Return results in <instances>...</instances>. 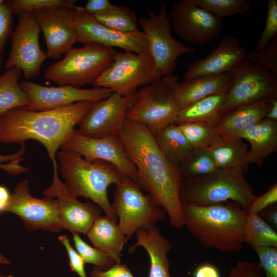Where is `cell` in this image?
I'll use <instances>...</instances> for the list:
<instances>
[{
    "label": "cell",
    "instance_id": "6da1fadb",
    "mask_svg": "<svg viewBox=\"0 0 277 277\" xmlns=\"http://www.w3.org/2000/svg\"><path fill=\"white\" fill-rule=\"evenodd\" d=\"M118 135L136 168V182L165 210L171 226H184L178 167L164 156L152 133L143 125L126 120Z\"/></svg>",
    "mask_w": 277,
    "mask_h": 277
},
{
    "label": "cell",
    "instance_id": "7a4b0ae2",
    "mask_svg": "<svg viewBox=\"0 0 277 277\" xmlns=\"http://www.w3.org/2000/svg\"><path fill=\"white\" fill-rule=\"evenodd\" d=\"M95 102H78L54 110L36 111L27 107L15 108L0 116V143L21 145L34 140L46 148L57 176L56 155L75 127Z\"/></svg>",
    "mask_w": 277,
    "mask_h": 277
},
{
    "label": "cell",
    "instance_id": "3957f363",
    "mask_svg": "<svg viewBox=\"0 0 277 277\" xmlns=\"http://www.w3.org/2000/svg\"><path fill=\"white\" fill-rule=\"evenodd\" d=\"M184 225L202 246L222 252L241 250L246 212L231 201L207 205H182Z\"/></svg>",
    "mask_w": 277,
    "mask_h": 277
},
{
    "label": "cell",
    "instance_id": "277c9868",
    "mask_svg": "<svg viewBox=\"0 0 277 277\" xmlns=\"http://www.w3.org/2000/svg\"><path fill=\"white\" fill-rule=\"evenodd\" d=\"M58 169L72 195L89 199L116 223L118 218L110 203L107 189L123 175L111 164L102 160L89 162L71 151L61 149L56 155Z\"/></svg>",
    "mask_w": 277,
    "mask_h": 277
},
{
    "label": "cell",
    "instance_id": "5b68a950",
    "mask_svg": "<svg viewBox=\"0 0 277 277\" xmlns=\"http://www.w3.org/2000/svg\"><path fill=\"white\" fill-rule=\"evenodd\" d=\"M248 168L222 169L207 174L182 178L179 190L182 205L207 206L229 201L245 210L254 195L245 178Z\"/></svg>",
    "mask_w": 277,
    "mask_h": 277
},
{
    "label": "cell",
    "instance_id": "8992f818",
    "mask_svg": "<svg viewBox=\"0 0 277 277\" xmlns=\"http://www.w3.org/2000/svg\"><path fill=\"white\" fill-rule=\"evenodd\" d=\"M178 80L173 75L165 76L136 90L126 120L143 125L152 134L174 124L180 110L174 95Z\"/></svg>",
    "mask_w": 277,
    "mask_h": 277
},
{
    "label": "cell",
    "instance_id": "52a82bcc",
    "mask_svg": "<svg viewBox=\"0 0 277 277\" xmlns=\"http://www.w3.org/2000/svg\"><path fill=\"white\" fill-rule=\"evenodd\" d=\"M116 50L96 44L73 48L61 61L48 66L45 78L61 85L81 88L92 84L111 64Z\"/></svg>",
    "mask_w": 277,
    "mask_h": 277
},
{
    "label": "cell",
    "instance_id": "ba28073f",
    "mask_svg": "<svg viewBox=\"0 0 277 277\" xmlns=\"http://www.w3.org/2000/svg\"><path fill=\"white\" fill-rule=\"evenodd\" d=\"M111 206L127 241L138 229L154 226L167 215L136 181L123 175L115 184Z\"/></svg>",
    "mask_w": 277,
    "mask_h": 277
},
{
    "label": "cell",
    "instance_id": "9c48e42d",
    "mask_svg": "<svg viewBox=\"0 0 277 277\" xmlns=\"http://www.w3.org/2000/svg\"><path fill=\"white\" fill-rule=\"evenodd\" d=\"M148 14L147 18L141 17L138 22L148 41L149 53L155 63L156 78L173 75L177 58L194 52L195 49L171 35L165 4L162 3L157 13L149 9Z\"/></svg>",
    "mask_w": 277,
    "mask_h": 277
},
{
    "label": "cell",
    "instance_id": "30bf717a",
    "mask_svg": "<svg viewBox=\"0 0 277 277\" xmlns=\"http://www.w3.org/2000/svg\"><path fill=\"white\" fill-rule=\"evenodd\" d=\"M156 80L155 63L149 53L116 52L111 64L92 86L126 95Z\"/></svg>",
    "mask_w": 277,
    "mask_h": 277
},
{
    "label": "cell",
    "instance_id": "8fae6325",
    "mask_svg": "<svg viewBox=\"0 0 277 277\" xmlns=\"http://www.w3.org/2000/svg\"><path fill=\"white\" fill-rule=\"evenodd\" d=\"M225 114L243 105L277 96V79L268 68L244 60L230 72Z\"/></svg>",
    "mask_w": 277,
    "mask_h": 277
},
{
    "label": "cell",
    "instance_id": "7c38bea8",
    "mask_svg": "<svg viewBox=\"0 0 277 277\" xmlns=\"http://www.w3.org/2000/svg\"><path fill=\"white\" fill-rule=\"evenodd\" d=\"M41 28L33 12L18 15V23L12 33V45L5 69H19L26 81L38 75L47 56L41 48Z\"/></svg>",
    "mask_w": 277,
    "mask_h": 277
},
{
    "label": "cell",
    "instance_id": "4fadbf2b",
    "mask_svg": "<svg viewBox=\"0 0 277 277\" xmlns=\"http://www.w3.org/2000/svg\"><path fill=\"white\" fill-rule=\"evenodd\" d=\"M73 12L77 42L118 48L138 54L149 53L148 43L142 31L122 32L109 28L97 21L83 6H75Z\"/></svg>",
    "mask_w": 277,
    "mask_h": 277
},
{
    "label": "cell",
    "instance_id": "5bb4252c",
    "mask_svg": "<svg viewBox=\"0 0 277 277\" xmlns=\"http://www.w3.org/2000/svg\"><path fill=\"white\" fill-rule=\"evenodd\" d=\"M5 212L17 215L29 230L43 229L55 232L63 229L57 200L46 196L43 199L34 197L30 192L27 180L15 185Z\"/></svg>",
    "mask_w": 277,
    "mask_h": 277
},
{
    "label": "cell",
    "instance_id": "9a60e30c",
    "mask_svg": "<svg viewBox=\"0 0 277 277\" xmlns=\"http://www.w3.org/2000/svg\"><path fill=\"white\" fill-rule=\"evenodd\" d=\"M61 148L74 152L89 162L102 160L108 162L123 176L136 181V168L118 135L91 138L75 129Z\"/></svg>",
    "mask_w": 277,
    "mask_h": 277
},
{
    "label": "cell",
    "instance_id": "2e32d148",
    "mask_svg": "<svg viewBox=\"0 0 277 277\" xmlns=\"http://www.w3.org/2000/svg\"><path fill=\"white\" fill-rule=\"evenodd\" d=\"M136 90L126 95L112 92L107 98L94 103L78 124L77 131L91 138L118 135Z\"/></svg>",
    "mask_w": 277,
    "mask_h": 277
},
{
    "label": "cell",
    "instance_id": "e0dca14e",
    "mask_svg": "<svg viewBox=\"0 0 277 277\" xmlns=\"http://www.w3.org/2000/svg\"><path fill=\"white\" fill-rule=\"evenodd\" d=\"M170 14L174 32L187 44H208L221 32V21L200 7L194 0L175 3Z\"/></svg>",
    "mask_w": 277,
    "mask_h": 277
},
{
    "label": "cell",
    "instance_id": "ac0fdd59",
    "mask_svg": "<svg viewBox=\"0 0 277 277\" xmlns=\"http://www.w3.org/2000/svg\"><path fill=\"white\" fill-rule=\"evenodd\" d=\"M19 85L29 97V104L26 107L36 111L65 108L81 102H97L112 93L105 88L85 89L71 85L46 87L26 80L20 82Z\"/></svg>",
    "mask_w": 277,
    "mask_h": 277
},
{
    "label": "cell",
    "instance_id": "d6986e66",
    "mask_svg": "<svg viewBox=\"0 0 277 277\" xmlns=\"http://www.w3.org/2000/svg\"><path fill=\"white\" fill-rule=\"evenodd\" d=\"M74 7L49 8L33 12L44 34L47 58H60L77 43Z\"/></svg>",
    "mask_w": 277,
    "mask_h": 277
},
{
    "label": "cell",
    "instance_id": "ffe728a7",
    "mask_svg": "<svg viewBox=\"0 0 277 277\" xmlns=\"http://www.w3.org/2000/svg\"><path fill=\"white\" fill-rule=\"evenodd\" d=\"M43 194L55 198L63 229L72 234H87L94 221L101 216V209L90 202L83 203L71 194L60 177H53L52 184Z\"/></svg>",
    "mask_w": 277,
    "mask_h": 277
},
{
    "label": "cell",
    "instance_id": "44dd1931",
    "mask_svg": "<svg viewBox=\"0 0 277 277\" xmlns=\"http://www.w3.org/2000/svg\"><path fill=\"white\" fill-rule=\"evenodd\" d=\"M245 50L237 38L225 36L205 58L196 60L189 65L184 78L230 73L245 60Z\"/></svg>",
    "mask_w": 277,
    "mask_h": 277
},
{
    "label": "cell",
    "instance_id": "7402d4cb",
    "mask_svg": "<svg viewBox=\"0 0 277 277\" xmlns=\"http://www.w3.org/2000/svg\"><path fill=\"white\" fill-rule=\"evenodd\" d=\"M230 73L199 75L177 82L174 95L180 109L210 95L228 92L231 84Z\"/></svg>",
    "mask_w": 277,
    "mask_h": 277
},
{
    "label": "cell",
    "instance_id": "603a6c76",
    "mask_svg": "<svg viewBox=\"0 0 277 277\" xmlns=\"http://www.w3.org/2000/svg\"><path fill=\"white\" fill-rule=\"evenodd\" d=\"M272 98L243 105L224 114L216 127L219 135L240 138L243 132L265 117Z\"/></svg>",
    "mask_w": 277,
    "mask_h": 277
},
{
    "label": "cell",
    "instance_id": "cb8c5ba5",
    "mask_svg": "<svg viewBox=\"0 0 277 277\" xmlns=\"http://www.w3.org/2000/svg\"><path fill=\"white\" fill-rule=\"evenodd\" d=\"M135 232L136 242L128 250L129 253H132L138 246L145 248L150 259L148 277H171L167 256L171 249V242L161 234L155 226L141 228Z\"/></svg>",
    "mask_w": 277,
    "mask_h": 277
},
{
    "label": "cell",
    "instance_id": "d4e9b609",
    "mask_svg": "<svg viewBox=\"0 0 277 277\" xmlns=\"http://www.w3.org/2000/svg\"><path fill=\"white\" fill-rule=\"evenodd\" d=\"M251 145L248 152L249 165L261 167L265 159L277 150V121L266 118L252 126L240 136Z\"/></svg>",
    "mask_w": 277,
    "mask_h": 277
},
{
    "label": "cell",
    "instance_id": "484cf974",
    "mask_svg": "<svg viewBox=\"0 0 277 277\" xmlns=\"http://www.w3.org/2000/svg\"><path fill=\"white\" fill-rule=\"evenodd\" d=\"M87 235L94 247L108 254L114 264L121 263V252L128 241L116 223L106 215L100 216Z\"/></svg>",
    "mask_w": 277,
    "mask_h": 277
},
{
    "label": "cell",
    "instance_id": "4316f807",
    "mask_svg": "<svg viewBox=\"0 0 277 277\" xmlns=\"http://www.w3.org/2000/svg\"><path fill=\"white\" fill-rule=\"evenodd\" d=\"M227 93L208 96L180 109L174 124L203 122L216 126L224 115Z\"/></svg>",
    "mask_w": 277,
    "mask_h": 277
},
{
    "label": "cell",
    "instance_id": "83f0119b",
    "mask_svg": "<svg viewBox=\"0 0 277 277\" xmlns=\"http://www.w3.org/2000/svg\"><path fill=\"white\" fill-rule=\"evenodd\" d=\"M208 150L219 169L245 168L249 166L247 146L241 138L219 136Z\"/></svg>",
    "mask_w": 277,
    "mask_h": 277
},
{
    "label": "cell",
    "instance_id": "f1b7e54d",
    "mask_svg": "<svg viewBox=\"0 0 277 277\" xmlns=\"http://www.w3.org/2000/svg\"><path fill=\"white\" fill-rule=\"evenodd\" d=\"M152 134L161 151L174 165L178 167L192 155L194 149L178 125L171 124Z\"/></svg>",
    "mask_w": 277,
    "mask_h": 277
},
{
    "label": "cell",
    "instance_id": "f546056e",
    "mask_svg": "<svg viewBox=\"0 0 277 277\" xmlns=\"http://www.w3.org/2000/svg\"><path fill=\"white\" fill-rule=\"evenodd\" d=\"M22 73L18 68H11L0 75V116L12 109L29 105V95L19 85Z\"/></svg>",
    "mask_w": 277,
    "mask_h": 277
},
{
    "label": "cell",
    "instance_id": "4dcf8cb0",
    "mask_svg": "<svg viewBox=\"0 0 277 277\" xmlns=\"http://www.w3.org/2000/svg\"><path fill=\"white\" fill-rule=\"evenodd\" d=\"M244 242L255 246L277 247V233L259 214H247Z\"/></svg>",
    "mask_w": 277,
    "mask_h": 277
},
{
    "label": "cell",
    "instance_id": "1f68e13d",
    "mask_svg": "<svg viewBox=\"0 0 277 277\" xmlns=\"http://www.w3.org/2000/svg\"><path fill=\"white\" fill-rule=\"evenodd\" d=\"M94 17L101 24L119 32H128L138 29L135 12L125 6L112 5L109 9Z\"/></svg>",
    "mask_w": 277,
    "mask_h": 277
},
{
    "label": "cell",
    "instance_id": "d6a6232c",
    "mask_svg": "<svg viewBox=\"0 0 277 277\" xmlns=\"http://www.w3.org/2000/svg\"><path fill=\"white\" fill-rule=\"evenodd\" d=\"M193 149L208 148L219 136L216 126L203 122H190L178 125Z\"/></svg>",
    "mask_w": 277,
    "mask_h": 277
},
{
    "label": "cell",
    "instance_id": "836d02e7",
    "mask_svg": "<svg viewBox=\"0 0 277 277\" xmlns=\"http://www.w3.org/2000/svg\"><path fill=\"white\" fill-rule=\"evenodd\" d=\"M178 168L182 178L203 175L219 169L208 148L194 149L190 158L180 165Z\"/></svg>",
    "mask_w": 277,
    "mask_h": 277
},
{
    "label": "cell",
    "instance_id": "e575fe53",
    "mask_svg": "<svg viewBox=\"0 0 277 277\" xmlns=\"http://www.w3.org/2000/svg\"><path fill=\"white\" fill-rule=\"evenodd\" d=\"M200 7L206 10L219 19L249 12L252 5L246 0H194Z\"/></svg>",
    "mask_w": 277,
    "mask_h": 277
},
{
    "label": "cell",
    "instance_id": "d590c367",
    "mask_svg": "<svg viewBox=\"0 0 277 277\" xmlns=\"http://www.w3.org/2000/svg\"><path fill=\"white\" fill-rule=\"evenodd\" d=\"M72 234L75 247L85 264H92L103 271L109 269L114 264L108 254L96 247H92L88 245L78 234Z\"/></svg>",
    "mask_w": 277,
    "mask_h": 277
},
{
    "label": "cell",
    "instance_id": "8d00e7d4",
    "mask_svg": "<svg viewBox=\"0 0 277 277\" xmlns=\"http://www.w3.org/2000/svg\"><path fill=\"white\" fill-rule=\"evenodd\" d=\"M73 0H13L8 2L13 15L34 12L49 8L74 7Z\"/></svg>",
    "mask_w": 277,
    "mask_h": 277
},
{
    "label": "cell",
    "instance_id": "74e56055",
    "mask_svg": "<svg viewBox=\"0 0 277 277\" xmlns=\"http://www.w3.org/2000/svg\"><path fill=\"white\" fill-rule=\"evenodd\" d=\"M245 59L268 68L277 77V37L263 49L246 53Z\"/></svg>",
    "mask_w": 277,
    "mask_h": 277
},
{
    "label": "cell",
    "instance_id": "f35d334b",
    "mask_svg": "<svg viewBox=\"0 0 277 277\" xmlns=\"http://www.w3.org/2000/svg\"><path fill=\"white\" fill-rule=\"evenodd\" d=\"M277 37V1H267V12L264 30L256 45L259 51Z\"/></svg>",
    "mask_w": 277,
    "mask_h": 277
},
{
    "label": "cell",
    "instance_id": "ab89813d",
    "mask_svg": "<svg viewBox=\"0 0 277 277\" xmlns=\"http://www.w3.org/2000/svg\"><path fill=\"white\" fill-rule=\"evenodd\" d=\"M252 248L258 256L264 277H277V247L255 246Z\"/></svg>",
    "mask_w": 277,
    "mask_h": 277
},
{
    "label": "cell",
    "instance_id": "60d3db41",
    "mask_svg": "<svg viewBox=\"0 0 277 277\" xmlns=\"http://www.w3.org/2000/svg\"><path fill=\"white\" fill-rule=\"evenodd\" d=\"M13 13L7 2L0 4V71L3 64L4 47L12 31Z\"/></svg>",
    "mask_w": 277,
    "mask_h": 277
},
{
    "label": "cell",
    "instance_id": "b9f144b4",
    "mask_svg": "<svg viewBox=\"0 0 277 277\" xmlns=\"http://www.w3.org/2000/svg\"><path fill=\"white\" fill-rule=\"evenodd\" d=\"M276 203L277 183L275 182L263 194L254 195L246 212L247 214H259L263 210Z\"/></svg>",
    "mask_w": 277,
    "mask_h": 277
},
{
    "label": "cell",
    "instance_id": "7bdbcfd3",
    "mask_svg": "<svg viewBox=\"0 0 277 277\" xmlns=\"http://www.w3.org/2000/svg\"><path fill=\"white\" fill-rule=\"evenodd\" d=\"M228 277H264L259 263L238 261L230 271Z\"/></svg>",
    "mask_w": 277,
    "mask_h": 277
},
{
    "label": "cell",
    "instance_id": "ee69618b",
    "mask_svg": "<svg viewBox=\"0 0 277 277\" xmlns=\"http://www.w3.org/2000/svg\"><path fill=\"white\" fill-rule=\"evenodd\" d=\"M58 240L65 246L69 258V264L71 270L76 273L80 277H87L81 256L71 246L70 240L66 235L58 236Z\"/></svg>",
    "mask_w": 277,
    "mask_h": 277
},
{
    "label": "cell",
    "instance_id": "f6af8a7d",
    "mask_svg": "<svg viewBox=\"0 0 277 277\" xmlns=\"http://www.w3.org/2000/svg\"><path fill=\"white\" fill-rule=\"evenodd\" d=\"M91 277H134L125 264H114L107 270L94 267L90 272Z\"/></svg>",
    "mask_w": 277,
    "mask_h": 277
},
{
    "label": "cell",
    "instance_id": "bcb514c9",
    "mask_svg": "<svg viewBox=\"0 0 277 277\" xmlns=\"http://www.w3.org/2000/svg\"><path fill=\"white\" fill-rule=\"evenodd\" d=\"M112 5L108 0H88L83 7L88 13L94 16L107 10Z\"/></svg>",
    "mask_w": 277,
    "mask_h": 277
},
{
    "label": "cell",
    "instance_id": "7dc6e473",
    "mask_svg": "<svg viewBox=\"0 0 277 277\" xmlns=\"http://www.w3.org/2000/svg\"><path fill=\"white\" fill-rule=\"evenodd\" d=\"M193 277H221V275L215 266L209 263H204L195 269Z\"/></svg>",
    "mask_w": 277,
    "mask_h": 277
},
{
    "label": "cell",
    "instance_id": "c3c4849f",
    "mask_svg": "<svg viewBox=\"0 0 277 277\" xmlns=\"http://www.w3.org/2000/svg\"><path fill=\"white\" fill-rule=\"evenodd\" d=\"M260 217L272 228H277L276 204L269 207L259 213Z\"/></svg>",
    "mask_w": 277,
    "mask_h": 277
},
{
    "label": "cell",
    "instance_id": "681fc988",
    "mask_svg": "<svg viewBox=\"0 0 277 277\" xmlns=\"http://www.w3.org/2000/svg\"><path fill=\"white\" fill-rule=\"evenodd\" d=\"M22 160L19 159L9 163L0 164V169H3L11 175H17L27 172L28 171L29 168L19 164V162Z\"/></svg>",
    "mask_w": 277,
    "mask_h": 277
},
{
    "label": "cell",
    "instance_id": "f907efd6",
    "mask_svg": "<svg viewBox=\"0 0 277 277\" xmlns=\"http://www.w3.org/2000/svg\"><path fill=\"white\" fill-rule=\"evenodd\" d=\"M25 144L23 143L21 145L19 149L15 153L10 155H2L0 154V164L9 163L19 159H23V155L25 153Z\"/></svg>",
    "mask_w": 277,
    "mask_h": 277
},
{
    "label": "cell",
    "instance_id": "816d5d0a",
    "mask_svg": "<svg viewBox=\"0 0 277 277\" xmlns=\"http://www.w3.org/2000/svg\"><path fill=\"white\" fill-rule=\"evenodd\" d=\"M10 197L11 193L8 189L6 187L0 185V212H5Z\"/></svg>",
    "mask_w": 277,
    "mask_h": 277
},
{
    "label": "cell",
    "instance_id": "f5cc1de1",
    "mask_svg": "<svg viewBox=\"0 0 277 277\" xmlns=\"http://www.w3.org/2000/svg\"><path fill=\"white\" fill-rule=\"evenodd\" d=\"M270 102V107L265 118L277 121V96L272 98Z\"/></svg>",
    "mask_w": 277,
    "mask_h": 277
},
{
    "label": "cell",
    "instance_id": "db71d44e",
    "mask_svg": "<svg viewBox=\"0 0 277 277\" xmlns=\"http://www.w3.org/2000/svg\"><path fill=\"white\" fill-rule=\"evenodd\" d=\"M10 263L9 261L1 253H0V264L7 265L9 264Z\"/></svg>",
    "mask_w": 277,
    "mask_h": 277
},
{
    "label": "cell",
    "instance_id": "11a10c76",
    "mask_svg": "<svg viewBox=\"0 0 277 277\" xmlns=\"http://www.w3.org/2000/svg\"><path fill=\"white\" fill-rule=\"evenodd\" d=\"M2 277H13V276L12 275H7V276L3 275Z\"/></svg>",
    "mask_w": 277,
    "mask_h": 277
},
{
    "label": "cell",
    "instance_id": "9f6ffc18",
    "mask_svg": "<svg viewBox=\"0 0 277 277\" xmlns=\"http://www.w3.org/2000/svg\"><path fill=\"white\" fill-rule=\"evenodd\" d=\"M2 2L3 1L0 0V4L2 3Z\"/></svg>",
    "mask_w": 277,
    "mask_h": 277
},
{
    "label": "cell",
    "instance_id": "6f0895ef",
    "mask_svg": "<svg viewBox=\"0 0 277 277\" xmlns=\"http://www.w3.org/2000/svg\"><path fill=\"white\" fill-rule=\"evenodd\" d=\"M3 275L0 274V277H2Z\"/></svg>",
    "mask_w": 277,
    "mask_h": 277
}]
</instances>
